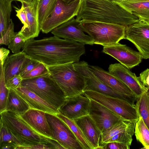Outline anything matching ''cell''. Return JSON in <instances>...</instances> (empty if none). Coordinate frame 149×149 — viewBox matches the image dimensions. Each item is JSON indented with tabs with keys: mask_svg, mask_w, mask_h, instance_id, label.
<instances>
[{
	"mask_svg": "<svg viewBox=\"0 0 149 149\" xmlns=\"http://www.w3.org/2000/svg\"><path fill=\"white\" fill-rule=\"evenodd\" d=\"M0 113L5 111L9 89L6 87L3 65H0Z\"/></svg>",
	"mask_w": 149,
	"mask_h": 149,
	"instance_id": "obj_33",
	"label": "cell"
},
{
	"mask_svg": "<svg viewBox=\"0 0 149 149\" xmlns=\"http://www.w3.org/2000/svg\"><path fill=\"white\" fill-rule=\"evenodd\" d=\"M23 79L20 74L17 75L6 81L7 88L17 89L21 86Z\"/></svg>",
	"mask_w": 149,
	"mask_h": 149,
	"instance_id": "obj_37",
	"label": "cell"
},
{
	"mask_svg": "<svg viewBox=\"0 0 149 149\" xmlns=\"http://www.w3.org/2000/svg\"><path fill=\"white\" fill-rule=\"evenodd\" d=\"M21 86L33 92L58 110L66 100L64 92L49 73L23 79Z\"/></svg>",
	"mask_w": 149,
	"mask_h": 149,
	"instance_id": "obj_3",
	"label": "cell"
},
{
	"mask_svg": "<svg viewBox=\"0 0 149 149\" xmlns=\"http://www.w3.org/2000/svg\"><path fill=\"white\" fill-rule=\"evenodd\" d=\"M108 70L109 72L128 86L137 98L148 91L147 87L142 84L135 74L121 64H111L109 65Z\"/></svg>",
	"mask_w": 149,
	"mask_h": 149,
	"instance_id": "obj_17",
	"label": "cell"
},
{
	"mask_svg": "<svg viewBox=\"0 0 149 149\" xmlns=\"http://www.w3.org/2000/svg\"><path fill=\"white\" fill-rule=\"evenodd\" d=\"M0 114V119L12 133L21 141L22 145L39 143L49 144V140L51 139L37 132L20 115L10 111H5Z\"/></svg>",
	"mask_w": 149,
	"mask_h": 149,
	"instance_id": "obj_6",
	"label": "cell"
},
{
	"mask_svg": "<svg viewBox=\"0 0 149 149\" xmlns=\"http://www.w3.org/2000/svg\"></svg>",
	"mask_w": 149,
	"mask_h": 149,
	"instance_id": "obj_49",
	"label": "cell"
},
{
	"mask_svg": "<svg viewBox=\"0 0 149 149\" xmlns=\"http://www.w3.org/2000/svg\"><path fill=\"white\" fill-rule=\"evenodd\" d=\"M136 123L131 122L125 130L112 137L108 143L118 142L131 146L132 141V137L134 132Z\"/></svg>",
	"mask_w": 149,
	"mask_h": 149,
	"instance_id": "obj_30",
	"label": "cell"
},
{
	"mask_svg": "<svg viewBox=\"0 0 149 149\" xmlns=\"http://www.w3.org/2000/svg\"><path fill=\"white\" fill-rule=\"evenodd\" d=\"M135 105L139 116L142 117L149 129V92L148 90L137 98Z\"/></svg>",
	"mask_w": 149,
	"mask_h": 149,
	"instance_id": "obj_27",
	"label": "cell"
},
{
	"mask_svg": "<svg viewBox=\"0 0 149 149\" xmlns=\"http://www.w3.org/2000/svg\"><path fill=\"white\" fill-rule=\"evenodd\" d=\"M40 63V62L31 58L30 61L22 70L20 75L22 77L26 74L32 70Z\"/></svg>",
	"mask_w": 149,
	"mask_h": 149,
	"instance_id": "obj_40",
	"label": "cell"
},
{
	"mask_svg": "<svg viewBox=\"0 0 149 149\" xmlns=\"http://www.w3.org/2000/svg\"><path fill=\"white\" fill-rule=\"evenodd\" d=\"M52 149L53 148L49 144L39 143L33 145H17L15 148V149Z\"/></svg>",
	"mask_w": 149,
	"mask_h": 149,
	"instance_id": "obj_38",
	"label": "cell"
},
{
	"mask_svg": "<svg viewBox=\"0 0 149 149\" xmlns=\"http://www.w3.org/2000/svg\"><path fill=\"white\" fill-rule=\"evenodd\" d=\"M148 89V90L149 91V88H147Z\"/></svg>",
	"mask_w": 149,
	"mask_h": 149,
	"instance_id": "obj_47",
	"label": "cell"
},
{
	"mask_svg": "<svg viewBox=\"0 0 149 149\" xmlns=\"http://www.w3.org/2000/svg\"><path fill=\"white\" fill-rule=\"evenodd\" d=\"M0 148L1 149H15L14 146L7 143H4L0 145Z\"/></svg>",
	"mask_w": 149,
	"mask_h": 149,
	"instance_id": "obj_44",
	"label": "cell"
},
{
	"mask_svg": "<svg viewBox=\"0 0 149 149\" xmlns=\"http://www.w3.org/2000/svg\"><path fill=\"white\" fill-rule=\"evenodd\" d=\"M74 120L94 149H103V146L100 145L102 133L89 114Z\"/></svg>",
	"mask_w": 149,
	"mask_h": 149,
	"instance_id": "obj_19",
	"label": "cell"
},
{
	"mask_svg": "<svg viewBox=\"0 0 149 149\" xmlns=\"http://www.w3.org/2000/svg\"><path fill=\"white\" fill-rule=\"evenodd\" d=\"M39 0H32L28 2H21L26 13L27 26L22 28L18 33L25 40L38 36L41 26L39 20L38 9Z\"/></svg>",
	"mask_w": 149,
	"mask_h": 149,
	"instance_id": "obj_16",
	"label": "cell"
},
{
	"mask_svg": "<svg viewBox=\"0 0 149 149\" xmlns=\"http://www.w3.org/2000/svg\"><path fill=\"white\" fill-rule=\"evenodd\" d=\"M89 66L96 76L106 84L121 93L136 96L128 86L109 72L97 66Z\"/></svg>",
	"mask_w": 149,
	"mask_h": 149,
	"instance_id": "obj_21",
	"label": "cell"
},
{
	"mask_svg": "<svg viewBox=\"0 0 149 149\" xmlns=\"http://www.w3.org/2000/svg\"><path fill=\"white\" fill-rule=\"evenodd\" d=\"M90 99L84 94L66 98L58 111L66 117L74 120L88 114Z\"/></svg>",
	"mask_w": 149,
	"mask_h": 149,
	"instance_id": "obj_15",
	"label": "cell"
},
{
	"mask_svg": "<svg viewBox=\"0 0 149 149\" xmlns=\"http://www.w3.org/2000/svg\"><path fill=\"white\" fill-rule=\"evenodd\" d=\"M130 122L127 120L120 121L102 132L100 145L102 146L108 143L112 137L125 130Z\"/></svg>",
	"mask_w": 149,
	"mask_h": 149,
	"instance_id": "obj_28",
	"label": "cell"
},
{
	"mask_svg": "<svg viewBox=\"0 0 149 149\" xmlns=\"http://www.w3.org/2000/svg\"><path fill=\"white\" fill-rule=\"evenodd\" d=\"M84 94L104 106L125 120L136 122L139 116L136 105L124 100L91 91L83 92Z\"/></svg>",
	"mask_w": 149,
	"mask_h": 149,
	"instance_id": "obj_8",
	"label": "cell"
},
{
	"mask_svg": "<svg viewBox=\"0 0 149 149\" xmlns=\"http://www.w3.org/2000/svg\"><path fill=\"white\" fill-rule=\"evenodd\" d=\"M13 0L19 1L20 2H21V3L22 2L28 3V2H29L30 1H31L32 0Z\"/></svg>",
	"mask_w": 149,
	"mask_h": 149,
	"instance_id": "obj_45",
	"label": "cell"
},
{
	"mask_svg": "<svg viewBox=\"0 0 149 149\" xmlns=\"http://www.w3.org/2000/svg\"><path fill=\"white\" fill-rule=\"evenodd\" d=\"M10 51L3 47L0 49V65H3L10 53Z\"/></svg>",
	"mask_w": 149,
	"mask_h": 149,
	"instance_id": "obj_43",
	"label": "cell"
},
{
	"mask_svg": "<svg viewBox=\"0 0 149 149\" xmlns=\"http://www.w3.org/2000/svg\"><path fill=\"white\" fill-rule=\"evenodd\" d=\"M56 115L69 127L79 142L83 149H94L74 120L66 117L59 112Z\"/></svg>",
	"mask_w": 149,
	"mask_h": 149,
	"instance_id": "obj_26",
	"label": "cell"
},
{
	"mask_svg": "<svg viewBox=\"0 0 149 149\" xmlns=\"http://www.w3.org/2000/svg\"><path fill=\"white\" fill-rule=\"evenodd\" d=\"M30 109L28 104L14 89H9L5 111L14 112L21 116Z\"/></svg>",
	"mask_w": 149,
	"mask_h": 149,
	"instance_id": "obj_24",
	"label": "cell"
},
{
	"mask_svg": "<svg viewBox=\"0 0 149 149\" xmlns=\"http://www.w3.org/2000/svg\"><path fill=\"white\" fill-rule=\"evenodd\" d=\"M88 114L102 133L117 123L125 120L104 106L91 99Z\"/></svg>",
	"mask_w": 149,
	"mask_h": 149,
	"instance_id": "obj_14",
	"label": "cell"
},
{
	"mask_svg": "<svg viewBox=\"0 0 149 149\" xmlns=\"http://www.w3.org/2000/svg\"><path fill=\"white\" fill-rule=\"evenodd\" d=\"M27 55L22 51L8 56L3 65L6 81L20 74L25 66Z\"/></svg>",
	"mask_w": 149,
	"mask_h": 149,
	"instance_id": "obj_23",
	"label": "cell"
},
{
	"mask_svg": "<svg viewBox=\"0 0 149 149\" xmlns=\"http://www.w3.org/2000/svg\"><path fill=\"white\" fill-rule=\"evenodd\" d=\"M125 39L135 46L143 59H149V22L140 20L126 26Z\"/></svg>",
	"mask_w": 149,
	"mask_h": 149,
	"instance_id": "obj_11",
	"label": "cell"
},
{
	"mask_svg": "<svg viewBox=\"0 0 149 149\" xmlns=\"http://www.w3.org/2000/svg\"><path fill=\"white\" fill-rule=\"evenodd\" d=\"M75 68L83 76L85 86L83 92L87 91H96L108 96L125 100L133 105L137 100L136 96L119 93L105 84L100 80L90 69L89 65L83 61L74 63Z\"/></svg>",
	"mask_w": 149,
	"mask_h": 149,
	"instance_id": "obj_7",
	"label": "cell"
},
{
	"mask_svg": "<svg viewBox=\"0 0 149 149\" xmlns=\"http://www.w3.org/2000/svg\"><path fill=\"white\" fill-rule=\"evenodd\" d=\"M14 89L28 104L30 109L55 115L58 112V109L27 88L21 86L18 88Z\"/></svg>",
	"mask_w": 149,
	"mask_h": 149,
	"instance_id": "obj_20",
	"label": "cell"
},
{
	"mask_svg": "<svg viewBox=\"0 0 149 149\" xmlns=\"http://www.w3.org/2000/svg\"><path fill=\"white\" fill-rule=\"evenodd\" d=\"M57 0H40L38 9L39 20L41 26L50 15L54 9Z\"/></svg>",
	"mask_w": 149,
	"mask_h": 149,
	"instance_id": "obj_32",
	"label": "cell"
},
{
	"mask_svg": "<svg viewBox=\"0 0 149 149\" xmlns=\"http://www.w3.org/2000/svg\"><path fill=\"white\" fill-rule=\"evenodd\" d=\"M102 52L111 56L129 69L138 65L143 59L141 54L125 45L118 43L103 47Z\"/></svg>",
	"mask_w": 149,
	"mask_h": 149,
	"instance_id": "obj_12",
	"label": "cell"
},
{
	"mask_svg": "<svg viewBox=\"0 0 149 149\" xmlns=\"http://www.w3.org/2000/svg\"><path fill=\"white\" fill-rule=\"evenodd\" d=\"M63 1L66 3H69L72 2L75 0H62Z\"/></svg>",
	"mask_w": 149,
	"mask_h": 149,
	"instance_id": "obj_46",
	"label": "cell"
},
{
	"mask_svg": "<svg viewBox=\"0 0 149 149\" xmlns=\"http://www.w3.org/2000/svg\"><path fill=\"white\" fill-rule=\"evenodd\" d=\"M138 78L142 84L147 88L149 87V68L142 72Z\"/></svg>",
	"mask_w": 149,
	"mask_h": 149,
	"instance_id": "obj_42",
	"label": "cell"
},
{
	"mask_svg": "<svg viewBox=\"0 0 149 149\" xmlns=\"http://www.w3.org/2000/svg\"><path fill=\"white\" fill-rule=\"evenodd\" d=\"M25 40L24 38L17 33H15L11 42L8 46L12 52L17 53L20 52V50L23 47Z\"/></svg>",
	"mask_w": 149,
	"mask_h": 149,
	"instance_id": "obj_34",
	"label": "cell"
},
{
	"mask_svg": "<svg viewBox=\"0 0 149 149\" xmlns=\"http://www.w3.org/2000/svg\"><path fill=\"white\" fill-rule=\"evenodd\" d=\"M148 92H149V91L148 90Z\"/></svg>",
	"mask_w": 149,
	"mask_h": 149,
	"instance_id": "obj_48",
	"label": "cell"
},
{
	"mask_svg": "<svg viewBox=\"0 0 149 149\" xmlns=\"http://www.w3.org/2000/svg\"><path fill=\"white\" fill-rule=\"evenodd\" d=\"M74 63L47 66L49 73L64 92L66 98L83 94L84 79Z\"/></svg>",
	"mask_w": 149,
	"mask_h": 149,
	"instance_id": "obj_4",
	"label": "cell"
},
{
	"mask_svg": "<svg viewBox=\"0 0 149 149\" xmlns=\"http://www.w3.org/2000/svg\"><path fill=\"white\" fill-rule=\"evenodd\" d=\"M0 145L7 143L11 144L15 147L22 145L21 141L14 135L0 119Z\"/></svg>",
	"mask_w": 149,
	"mask_h": 149,
	"instance_id": "obj_31",
	"label": "cell"
},
{
	"mask_svg": "<svg viewBox=\"0 0 149 149\" xmlns=\"http://www.w3.org/2000/svg\"><path fill=\"white\" fill-rule=\"evenodd\" d=\"M49 73L47 66L40 63L32 70L22 77L23 79L35 78Z\"/></svg>",
	"mask_w": 149,
	"mask_h": 149,
	"instance_id": "obj_35",
	"label": "cell"
},
{
	"mask_svg": "<svg viewBox=\"0 0 149 149\" xmlns=\"http://www.w3.org/2000/svg\"><path fill=\"white\" fill-rule=\"evenodd\" d=\"M81 1V0H75L67 3L62 0H57L52 13L42 25L41 31L43 33H47L76 16L80 9Z\"/></svg>",
	"mask_w": 149,
	"mask_h": 149,
	"instance_id": "obj_9",
	"label": "cell"
},
{
	"mask_svg": "<svg viewBox=\"0 0 149 149\" xmlns=\"http://www.w3.org/2000/svg\"><path fill=\"white\" fill-rule=\"evenodd\" d=\"M103 149H129L130 146L118 142H111L102 146Z\"/></svg>",
	"mask_w": 149,
	"mask_h": 149,
	"instance_id": "obj_39",
	"label": "cell"
},
{
	"mask_svg": "<svg viewBox=\"0 0 149 149\" xmlns=\"http://www.w3.org/2000/svg\"><path fill=\"white\" fill-rule=\"evenodd\" d=\"M80 22L73 18L53 30L51 33L59 38L68 39L84 45H93V40L86 34L80 26Z\"/></svg>",
	"mask_w": 149,
	"mask_h": 149,
	"instance_id": "obj_13",
	"label": "cell"
},
{
	"mask_svg": "<svg viewBox=\"0 0 149 149\" xmlns=\"http://www.w3.org/2000/svg\"><path fill=\"white\" fill-rule=\"evenodd\" d=\"M76 17L81 23L97 22L125 26L139 20L112 0H81Z\"/></svg>",
	"mask_w": 149,
	"mask_h": 149,
	"instance_id": "obj_2",
	"label": "cell"
},
{
	"mask_svg": "<svg viewBox=\"0 0 149 149\" xmlns=\"http://www.w3.org/2000/svg\"><path fill=\"white\" fill-rule=\"evenodd\" d=\"M21 116L38 133L48 138L55 140L52 136L45 112L30 109Z\"/></svg>",
	"mask_w": 149,
	"mask_h": 149,
	"instance_id": "obj_18",
	"label": "cell"
},
{
	"mask_svg": "<svg viewBox=\"0 0 149 149\" xmlns=\"http://www.w3.org/2000/svg\"><path fill=\"white\" fill-rule=\"evenodd\" d=\"M139 20L149 22V0H112Z\"/></svg>",
	"mask_w": 149,
	"mask_h": 149,
	"instance_id": "obj_22",
	"label": "cell"
},
{
	"mask_svg": "<svg viewBox=\"0 0 149 149\" xmlns=\"http://www.w3.org/2000/svg\"><path fill=\"white\" fill-rule=\"evenodd\" d=\"M14 24L12 19L8 29L5 33L0 38V45H8L10 44L12 38L15 34Z\"/></svg>",
	"mask_w": 149,
	"mask_h": 149,
	"instance_id": "obj_36",
	"label": "cell"
},
{
	"mask_svg": "<svg viewBox=\"0 0 149 149\" xmlns=\"http://www.w3.org/2000/svg\"><path fill=\"white\" fill-rule=\"evenodd\" d=\"M13 0H0V37L7 31L10 22Z\"/></svg>",
	"mask_w": 149,
	"mask_h": 149,
	"instance_id": "obj_25",
	"label": "cell"
},
{
	"mask_svg": "<svg viewBox=\"0 0 149 149\" xmlns=\"http://www.w3.org/2000/svg\"><path fill=\"white\" fill-rule=\"evenodd\" d=\"M52 136L65 149H83L69 127L56 115L46 113Z\"/></svg>",
	"mask_w": 149,
	"mask_h": 149,
	"instance_id": "obj_10",
	"label": "cell"
},
{
	"mask_svg": "<svg viewBox=\"0 0 149 149\" xmlns=\"http://www.w3.org/2000/svg\"><path fill=\"white\" fill-rule=\"evenodd\" d=\"M80 26L92 38L94 44L103 47L110 46L125 39V25L95 22L80 23Z\"/></svg>",
	"mask_w": 149,
	"mask_h": 149,
	"instance_id": "obj_5",
	"label": "cell"
},
{
	"mask_svg": "<svg viewBox=\"0 0 149 149\" xmlns=\"http://www.w3.org/2000/svg\"><path fill=\"white\" fill-rule=\"evenodd\" d=\"M134 133L137 140L144 146L141 148L149 149V129L140 116L136 123Z\"/></svg>",
	"mask_w": 149,
	"mask_h": 149,
	"instance_id": "obj_29",
	"label": "cell"
},
{
	"mask_svg": "<svg viewBox=\"0 0 149 149\" xmlns=\"http://www.w3.org/2000/svg\"><path fill=\"white\" fill-rule=\"evenodd\" d=\"M85 45L54 36L39 40H26L22 51L31 58L47 66L79 62L85 53Z\"/></svg>",
	"mask_w": 149,
	"mask_h": 149,
	"instance_id": "obj_1",
	"label": "cell"
},
{
	"mask_svg": "<svg viewBox=\"0 0 149 149\" xmlns=\"http://www.w3.org/2000/svg\"><path fill=\"white\" fill-rule=\"evenodd\" d=\"M17 13L16 15L19 18L23 24L22 27L24 28L27 26V17L26 13L22 6L19 9L15 10Z\"/></svg>",
	"mask_w": 149,
	"mask_h": 149,
	"instance_id": "obj_41",
	"label": "cell"
}]
</instances>
